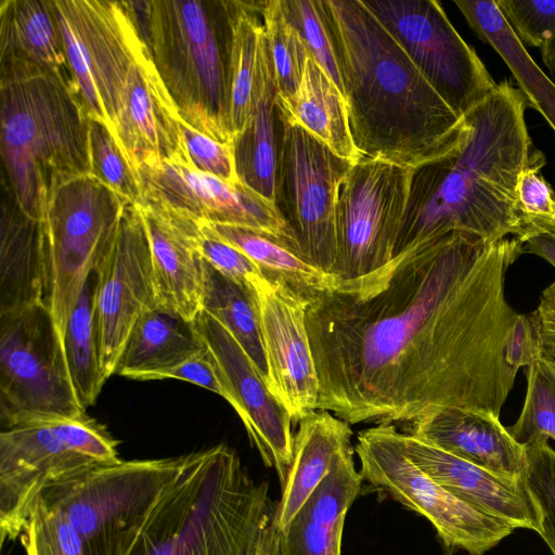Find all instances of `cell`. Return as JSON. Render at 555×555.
Listing matches in <instances>:
<instances>
[{
  "label": "cell",
  "instance_id": "cell-1",
  "mask_svg": "<svg viewBox=\"0 0 555 555\" xmlns=\"http://www.w3.org/2000/svg\"><path fill=\"white\" fill-rule=\"evenodd\" d=\"M522 246L452 232L396 257L353 292L312 297L317 410L350 425L411 423L433 408L500 417L518 372L506 359L519 313L505 280Z\"/></svg>",
  "mask_w": 555,
  "mask_h": 555
},
{
  "label": "cell",
  "instance_id": "cell-2",
  "mask_svg": "<svg viewBox=\"0 0 555 555\" xmlns=\"http://www.w3.org/2000/svg\"><path fill=\"white\" fill-rule=\"evenodd\" d=\"M528 107L515 81L499 82L463 116L457 141L412 169L393 259L452 232L486 243L519 237L516 185L537 151L525 120Z\"/></svg>",
  "mask_w": 555,
  "mask_h": 555
},
{
  "label": "cell",
  "instance_id": "cell-3",
  "mask_svg": "<svg viewBox=\"0 0 555 555\" xmlns=\"http://www.w3.org/2000/svg\"><path fill=\"white\" fill-rule=\"evenodd\" d=\"M361 157L416 168L460 138V117L363 0H320Z\"/></svg>",
  "mask_w": 555,
  "mask_h": 555
},
{
  "label": "cell",
  "instance_id": "cell-4",
  "mask_svg": "<svg viewBox=\"0 0 555 555\" xmlns=\"http://www.w3.org/2000/svg\"><path fill=\"white\" fill-rule=\"evenodd\" d=\"M51 3L89 116L105 124L135 171L165 162L191 165L182 119L128 2Z\"/></svg>",
  "mask_w": 555,
  "mask_h": 555
},
{
  "label": "cell",
  "instance_id": "cell-5",
  "mask_svg": "<svg viewBox=\"0 0 555 555\" xmlns=\"http://www.w3.org/2000/svg\"><path fill=\"white\" fill-rule=\"evenodd\" d=\"M1 157L9 194L40 220L55 181L91 173L90 116L69 72L0 60Z\"/></svg>",
  "mask_w": 555,
  "mask_h": 555
},
{
  "label": "cell",
  "instance_id": "cell-6",
  "mask_svg": "<svg viewBox=\"0 0 555 555\" xmlns=\"http://www.w3.org/2000/svg\"><path fill=\"white\" fill-rule=\"evenodd\" d=\"M275 509L230 447L188 453L126 555H250Z\"/></svg>",
  "mask_w": 555,
  "mask_h": 555
},
{
  "label": "cell",
  "instance_id": "cell-7",
  "mask_svg": "<svg viewBox=\"0 0 555 555\" xmlns=\"http://www.w3.org/2000/svg\"><path fill=\"white\" fill-rule=\"evenodd\" d=\"M127 2L182 121L232 143L231 0Z\"/></svg>",
  "mask_w": 555,
  "mask_h": 555
},
{
  "label": "cell",
  "instance_id": "cell-8",
  "mask_svg": "<svg viewBox=\"0 0 555 555\" xmlns=\"http://www.w3.org/2000/svg\"><path fill=\"white\" fill-rule=\"evenodd\" d=\"M127 203L92 173L60 178L40 219L44 304L62 338L89 275L111 248Z\"/></svg>",
  "mask_w": 555,
  "mask_h": 555
},
{
  "label": "cell",
  "instance_id": "cell-9",
  "mask_svg": "<svg viewBox=\"0 0 555 555\" xmlns=\"http://www.w3.org/2000/svg\"><path fill=\"white\" fill-rule=\"evenodd\" d=\"M119 460L117 441L88 415L3 429L0 434L1 544L22 535L47 487Z\"/></svg>",
  "mask_w": 555,
  "mask_h": 555
},
{
  "label": "cell",
  "instance_id": "cell-10",
  "mask_svg": "<svg viewBox=\"0 0 555 555\" xmlns=\"http://www.w3.org/2000/svg\"><path fill=\"white\" fill-rule=\"evenodd\" d=\"M181 462L119 460L50 485L39 500L66 517L86 555H126Z\"/></svg>",
  "mask_w": 555,
  "mask_h": 555
},
{
  "label": "cell",
  "instance_id": "cell-11",
  "mask_svg": "<svg viewBox=\"0 0 555 555\" xmlns=\"http://www.w3.org/2000/svg\"><path fill=\"white\" fill-rule=\"evenodd\" d=\"M86 415L46 304L0 318V418L5 428Z\"/></svg>",
  "mask_w": 555,
  "mask_h": 555
},
{
  "label": "cell",
  "instance_id": "cell-12",
  "mask_svg": "<svg viewBox=\"0 0 555 555\" xmlns=\"http://www.w3.org/2000/svg\"><path fill=\"white\" fill-rule=\"evenodd\" d=\"M412 168L360 157L343 179L336 204L334 289L353 292L392 260Z\"/></svg>",
  "mask_w": 555,
  "mask_h": 555
},
{
  "label": "cell",
  "instance_id": "cell-13",
  "mask_svg": "<svg viewBox=\"0 0 555 555\" xmlns=\"http://www.w3.org/2000/svg\"><path fill=\"white\" fill-rule=\"evenodd\" d=\"M393 430L392 424H378L358 434L354 452L363 480L424 516L450 548L482 555L515 530L439 485L402 451Z\"/></svg>",
  "mask_w": 555,
  "mask_h": 555
},
{
  "label": "cell",
  "instance_id": "cell-14",
  "mask_svg": "<svg viewBox=\"0 0 555 555\" xmlns=\"http://www.w3.org/2000/svg\"><path fill=\"white\" fill-rule=\"evenodd\" d=\"M278 109L274 204L299 253L332 275L337 257V195L351 163Z\"/></svg>",
  "mask_w": 555,
  "mask_h": 555
},
{
  "label": "cell",
  "instance_id": "cell-15",
  "mask_svg": "<svg viewBox=\"0 0 555 555\" xmlns=\"http://www.w3.org/2000/svg\"><path fill=\"white\" fill-rule=\"evenodd\" d=\"M425 79L460 116L498 83L436 0H363Z\"/></svg>",
  "mask_w": 555,
  "mask_h": 555
},
{
  "label": "cell",
  "instance_id": "cell-16",
  "mask_svg": "<svg viewBox=\"0 0 555 555\" xmlns=\"http://www.w3.org/2000/svg\"><path fill=\"white\" fill-rule=\"evenodd\" d=\"M95 271L94 324L100 369L106 380L115 374L138 320L159 306L150 242L138 205H126L115 240Z\"/></svg>",
  "mask_w": 555,
  "mask_h": 555
},
{
  "label": "cell",
  "instance_id": "cell-17",
  "mask_svg": "<svg viewBox=\"0 0 555 555\" xmlns=\"http://www.w3.org/2000/svg\"><path fill=\"white\" fill-rule=\"evenodd\" d=\"M138 173L143 196L163 202L201 223L236 225L266 233L299 253L275 205L241 182L230 183L191 165L173 162L141 168Z\"/></svg>",
  "mask_w": 555,
  "mask_h": 555
},
{
  "label": "cell",
  "instance_id": "cell-18",
  "mask_svg": "<svg viewBox=\"0 0 555 555\" xmlns=\"http://www.w3.org/2000/svg\"><path fill=\"white\" fill-rule=\"evenodd\" d=\"M269 369V388L293 422L317 411L319 377L307 331L308 301L266 275L251 280Z\"/></svg>",
  "mask_w": 555,
  "mask_h": 555
},
{
  "label": "cell",
  "instance_id": "cell-19",
  "mask_svg": "<svg viewBox=\"0 0 555 555\" xmlns=\"http://www.w3.org/2000/svg\"><path fill=\"white\" fill-rule=\"evenodd\" d=\"M204 344L212 353L236 402L253 446L264 465L274 468L284 485L293 459L292 416L271 392L250 358L219 322L201 311L193 321Z\"/></svg>",
  "mask_w": 555,
  "mask_h": 555
},
{
  "label": "cell",
  "instance_id": "cell-20",
  "mask_svg": "<svg viewBox=\"0 0 555 555\" xmlns=\"http://www.w3.org/2000/svg\"><path fill=\"white\" fill-rule=\"evenodd\" d=\"M393 437L420 468L457 499L514 529H529L541 535V512L524 478L498 476L396 428Z\"/></svg>",
  "mask_w": 555,
  "mask_h": 555
},
{
  "label": "cell",
  "instance_id": "cell-21",
  "mask_svg": "<svg viewBox=\"0 0 555 555\" xmlns=\"http://www.w3.org/2000/svg\"><path fill=\"white\" fill-rule=\"evenodd\" d=\"M138 207L150 242L159 306L194 321L203 302L202 223L149 196Z\"/></svg>",
  "mask_w": 555,
  "mask_h": 555
},
{
  "label": "cell",
  "instance_id": "cell-22",
  "mask_svg": "<svg viewBox=\"0 0 555 555\" xmlns=\"http://www.w3.org/2000/svg\"><path fill=\"white\" fill-rule=\"evenodd\" d=\"M410 424L412 436L492 474L508 479L525 476L526 447L491 413L433 408Z\"/></svg>",
  "mask_w": 555,
  "mask_h": 555
},
{
  "label": "cell",
  "instance_id": "cell-23",
  "mask_svg": "<svg viewBox=\"0 0 555 555\" xmlns=\"http://www.w3.org/2000/svg\"><path fill=\"white\" fill-rule=\"evenodd\" d=\"M354 448L345 451L289 524L278 531V555H340L345 518L363 477Z\"/></svg>",
  "mask_w": 555,
  "mask_h": 555
},
{
  "label": "cell",
  "instance_id": "cell-24",
  "mask_svg": "<svg viewBox=\"0 0 555 555\" xmlns=\"http://www.w3.org/2000/svg\"><path fill=\"white\" fill-rule=\"evenodd\" d=\"M276 98L275 74L263 28L251 111L244 127L234 137L232 145L240 182L272 204L275 201L280 132Z\"/></svg>",
  "mask_w": 555,
  "mask_h": 555
},
{
  "label": "cell",
  "instance_id": "cell-25",
  "mask_svg": "<svg viewBox=\"0 0 555 555\" xmlns=\"http://www.w3.org/2000/svg\"><path fill=\"white\" fill-rule=\"evenodd\" d=\"M351 437L350 424L328 411H314L299 422L293 459L275 509L278 531L289 524L338 457L353 448Z\"/></svg>",
  "mask_w": 555,
  "mask_h": 555
},
{
  "label": "cell",
  "instance_id": "cell-26",
  "mask_svg": "<svg viewBox=\"0 0 555 555\" xmlns=\"http://www.w3.org/2000/svg\"><path fill=\"white\" fill-rule=\"evenodd\" d=\"M40 302H44L41 223L24 214L9 194L1 212L0 318Z\"/></svg>",
  "mask_w": 555,
  "mask_h": 555
},
{
  "label": "cell",
  "instance_id": "cell-27",
  "mask_svg": "<svg viewBox=\"0 0 555 555\" xmlns=\"http://www.w3.org/2000/svg\"><path fill=\"white\" fill-rule=\"evenodd\" d=\"M194 322L163 306L145 312L133 326L115 374L151 380L205 348Z\"/></svg>",
  "mask_w": 555,
  "mask_h": 555
},
{
  "label": "cell",
  "instance_id": "cell-28",
  "mask_svg": "<svg viewBox=\"0 0 555 555\" xmlns=\"http://www.w3.org/2000/svg\"><path fill=\"white\" fill-rule=\"evenodd\" d=\"M279 108L301 126L337 156L359 160L350 133L347 106L341 90L308 54L300 81L288 96L278 94Z\"/></svg>",
  "mask_w": 555,
  "mask_h": 555
},
{
  "label": "cell",
  "instance_id": "cell-29",
  "mask_svg": "<svg viewBox=\"0 0 555 555\" xmlns=\"http://www.w3.org/2000/svg\"><path fill=\"white\" fill-rule=\"evenodd\" d=\"M454 4L476 36L507 65L529 107L537 109L555 131V83L517 39L495 1L456 0Z\"/></svg>",
  "mask_w": 555,
  "mask_h": 555
},
{
  "label": "cell",
  "instance_id": "cell-30",
  "mask_svg": "<svg viewBox=\"0 0 555 555\" xmlns=\"http://www.w3.org/2000/svg\"><path fill=\"white\" fill-rule=\"evenodd\" d=\"M4 59L70 73L51 0H1L0 60Z\"/></svg>",
  "mask_w": 555,
  "mask_h": 555
},
{
  "label": "cell",
  "instance_id": "cell-31",
  "mask_svg": "<svg viewBox=\"0 0 555 555\" xmlns=\"http://www.w3.org/2000/svg\"><path fill=\"white\" fill-rule=\"evenodd\" d=\"M220 237L243 251L271 280L287 285L309 300L334 289V278L283 242L256 230L207 223Z\"/></svg>",
  "mask_w": 555,
  "mask_h": 555
},
{
  "label": "cell",
  "instance_id": "cell-32",
  "mask_svg": "<svg viewBox=\"0 0 555 555\" xmlns=\"http://www.w3.org/2000/svg\"><path fill=\"white\" fill-rule=\"evenodd\" d=\"M202 311L236 339L269 387V369L254 289L227 278L203 258Z\"/></svg>",
  "mask_w": 555,
  "mask_h": 555
},
{
  "label": "cell",
  "instance_id": "cell-33",
  "mask_svg": "<svg viewBox=\"0 0 555 555\" xmlns=\"http://www.w3.org/2000/svg\"><path fill=\"white\" fill-rule=\"evenodd\" d=\"M98 275L93 271L72 311L63 336L65 359L81 406L94 404L104 384L100 369L94 324Z\"/></svg>",
  "mask_w": 555,
  "mask_h": 555
},
{
  "label": "cell",
  "instance_id": "cell-34",
  "mask_svg": "<svg viewBox=\"0 0 555 555\" xmlns=\"http://www.w3.org/2000/svg\"><path fill=\"white\" fill-rule=\"evenodd\" d=\"M231 11L230 119L234 139L251 111L259 42L263 33L262 0H231Z\"/></svg>",
  "mask_w": 555,
  "mask_h": 555
},
{
  "label": "cell",
  "instance_id": "cell-35",
  "mask_svg": "<svg viewBox=\"0 0 555 555\" xmlns=\"http://www.w3.org/2000/svg\"><path fill=\"white\" fill-rule=\"evenodd\" d=\"M527 387L516 422L506 427L520 444L555 441V361L546 356L525 367Z\"/></svg>",
  "mask_w": 555,
  "mask_h": 555
},
{
  "label": "cell",
  "instance_id": "cell-36",
  "mask_svg": "<svg viewBox=\"0 0 555 555\" xmlns=\"http://www.w3.org/2000/svg\"><path fill=\"white\" fill-rule=\"evenodd\" d=\"M262 21L278 94L288 96L300 81L308 56L307 49L287 18L282 0H262Z\"/></svg>",
  "mask_w": 555,
  "mask_h": 555
},
{
  "label": "cell",
  "instance_id": "cell-37",
  "mask_svg": "<svg viewBox=\"0 0 555 555\" xmlns=\"http://www.w3.org/2000/svg\"><path fill=\"white\" fill-rule=\"evenodd\" d=\"M494 1L520 43L540 50L555 83V0Z\"/></svg>",
  "mask_w": 555,
  "mask_h": 555
},
{
  "label": "cell",
  "instance_id": "cell-38",
  "mask_svg": "<svg viewBox=\"0 0 555 555\" xmlns=\"http://www.w3.org/2000/svg\"><path fill=\"white\" fill-rule=\"evenodd\" d=\"M545 156L539 150L520 172L516 195L522 244L539 235H555V191L541 175Z\"/></svg>",
  "mask_w": 555,
  "mask_h": 555
},
{
  "label": "cell",
  "instance_id": "cell-39",
  "mask_svg": "<svg viewBox=\"0 0 555 555\" xmlns=\"http://www.w3.org/2000/svg\"><path fill=\"white\" fill-rule=\"evenodd\" d=\"M89 143L91 173L127 203L139 205L143 198V186L139 173L131 166L105 124L91 117Z\"/></svg>",
  "mask_w": 555,
  "mask_h": 555
},
{
  "label": "cell",
  "instance_id": "cell-40",
  "mask_svg": "<svg viewBox=\"0 0 555 555\" xmlns=\"http://www.w3.org/2000/svg\"><path fill=\"white\" fill-rule=\"evenodd\" d=\"M21 538L26 555H86L80 535L66 517L39 499Z\"/></svg>",
  "mask_w": 555,
  "mask_h": 555
},
{
  "label": "cell",
  "instance_id": "cell-41",
  "mask_svg": "<svg viewBox=\"0 0 555 555\" xmlns=\"http://www.w3.org/2000/svg\"><path fill=\"white\" fill-rule=\"evenodd\" d=\"M525 447L527 468L524 479L541 512V537L555 555V450L547 440Z\"/></svg>",
  "mask_w": 555,
  "mask_h": 555
},
{
  "label": "cell",
  "instance_id": "cell-42",
  "mask_svg": "<svg viewBox=\"0 0 555 555\" xmlns=\"http://www.w3.org/2000/svg\"><path fill=\"white\" fill-rule=\"evenodd\" d=\"M282 5L301 37L308 54L341 90L339 70L321 13L320 0H282Z\"/></svg>",
  "mask_w": 555,
  "mask_h": 555
},
{
  "label": "cell",
  "instance_id": "cell-43",
  "mask_svg": "<svg viewBox=\"0 0 555 555\" xmlns=\"http://www.w3.org/2000/svg\"><path fill=\"white\" fill-rule=\"evenodd\" d=\"M181 132L193 168L230 183L240 182L235 171L232 143L217 141L183 121Z\"/></svg>",
  "mask_w": 555,
  "mask_h": 555
},
{
  "label": "cell",
  "instance_id": "cell-44",
  "mask_svg": "<svg viewBox=\"0 0 555 555\" xmlns=\"http://www.w3.org/2000/svg\"><path fill=\"white\" fill-rule=\"evenodd\" d=\"M201 254L216 270L244 285L258 275L260 269L238 248L220 237L207 223H202Z\"/></svg>",
  "mask_w": 555,
  "mask_h": 555
},
{
  "label": "cell",
  "instance_id": "cell-45",
  "mask_svg": "<svg viewBox=\"0 0 555 555\" xmlns=\"http://www.w3.org/2000/svg\"><path fill=\"white\" fill-rule=\"evenodd\" d=\"M166 378L189 382L208 389L221 396L234 410L236 408L235 399L225 377L207 347L177 366L154 375L151 380Z\"/></svg>",
  "mask_w": 555,
  "mask_h": 555
},
{
  "label": "cell",
  "instance_id": "cell-46",
  "mask_svg": "<svg viewBox=\"0 0 555 555\" xmlns=\"http://www.w3.org/2000/svg\"><path fill=\"white\" fill-rule=\"evenodd\" d=\"M544 356L535 311L519 313L507 346V362L518 371Z\"/></svg>",
  "mask_w": 555,
  "mask_h": 555
},
{
  "label": "cell",
  "instance_id": "cell-47",
  "mask_svg": "<svg viewBox=\"0 0 555 555\" xmlns=\"http://www.w3.org/2000/svg\"><path fill=\"white\" fill-rule=\"evenodd\" d=\"M534 311L543 353L555 361V282L542 291Z\"/></svg>",
  "mask_w": 555,
  "mask_h": 555
},
{
  "label": "cell",
  "instance_id": "cell-48",
  "mask_svg": "<svg viewBox=\"0 0 555 555\" xmlns=\"http://www.w3.org/2000/svg\"><path fill=\"white\" fill-rule=\"evenodd\" d=\"M524 254H532L555 268V235H539L528 240L522 246Z\"/></svg>",
  "mask_w": 555,
  "mask_h": 555
}]
</instances>
